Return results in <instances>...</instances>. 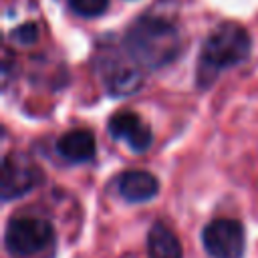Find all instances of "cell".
<instances>
[{
	"instance_id": "obj_1",
	"label": "cell",
	"mask_w": 258,
	"mask_h": 258,
	"mask_svg": "<svg viewBox=\"0 0 258 258\" xmlns=\"http://www.w3.org/2000/svg\"><path fill=\"white\" fill-rule=\"evenodd\" d=\"M125 46L139 64L159 69L177 56L179 34L175 26L163 18L141 16L127 30Z\"/></svg>"
},
{
	"instance_id": "obj_2",
	"label": "cell",
	"mask_w": 258,
	"mask_h": 258,
	"mask_svg": "<svg viewBox=\"0 0 258 258\" xmlns=\"http://www.w3.org/2000/svg\"><path fill=\"white\" fill-rule=\"evenodd\" d=\"M250 54L248 32L234 22H224L216 26L206 38L198 64V81L202 87L210 85L216 75L224 69L236 67Z\"/></svg>"
},
{
	"instance_id": "obj_3",
	"label": "cell",
	"mask_w": 258,
	"mask_h": 258,
	"mask_svg": "<svg viewBox=\"0 0 258 258\" xmlns=\"http://www.w3.org/2000/svg\"><path fill=\"white\" fill-rule=\"evenodd\" d=\"M4 244L14 258H48L54 248V228L42 218L18 216L6 226Z\"/></svg>"
},
{
	"instance_id": "obj_4",
	"label": "cell",
	"mask_w": 258,
	"mask_h": 258,
	"mask_svg": "<svg viewBox=\"0 0 258 258\" xmlns=\"http://www.w3.org/2000/svg\"><path fill=\"white\" fill-rule=\"evenodd\" d=\"M202 242L212 258H242L246 248L244 228L232 218L212 220L202 232Z\"/></svg>"
},
{
	"instance_id": "obj_5",
	"label": "cell",
	"mask_w": 258,
	"mask_h": 258,
	"mask_svg": "<svg viewBox=\"0 0 258 258\" xmlns=\"http://www.w3.org/2000/svg\"><path fill=\"white\" fill-rule=\"evenodd\" d=\"M40 181L38 167L20 155H8L2 165V200L20 198Z\"/></svg>"
},
{
	"instance_id": "obj_6",
	"label": "cell",
	"mask_w": 258,
	"mask_h": 258,
	"mask_svg": "<svg viewBox=\"0 0 258 258\" xmlns=\"http://www.w3.org/2000/svg\"><path fill=\"white\" fill-rule=\"evenodd\" d=\"M109 133L115 139L125 141L133 151H147L151 145V131L133 111H119L109 121Z\"/></svg>"
},
{
	"instance_id": "obj_7",
	"label": "cell",
	"mask_w": 258,
	"mask_h": 258,
	"mask_svg": "<svg viewBox=\"0 0 258 258\" xmlns=\"http://www.w3.org/2000/svg\"><path fill=\"white\" fill-rule=\"evenodd\" d=\"M117 189H119L123 200L131 202V204H141V202H149L157 196L159 181L149 171L131 169V171H125L119 175Z\"/></svg>"
},
{
	"instance_id": "obj_8",
	"label": "cell",
	"mask_w": 258,
	"mask_h": 258,
	"mask_svg": "<svg viewBox=\"0 0 258 258\" xmlns=\"http://www.w3.org/2000/svg\"><path fill=\"white\" fill-rule=\"evenodd\" d=\"M56 151L60 157H64L67 161H73V163L89 161L95 157V151H97L95 137L87 129H73L58 137Z\"/></svg>"
},
{
	"instance_id": "obj_9",
	"label": "cell",
	"mask_w": 258,
	"mask_h": 258,
	"mask_svg": "<svg viewBox=\"0 0 258 258\" xmlns=\"http://www.w3.org/2000/svg\"><path fill=\"white\" fill-rule=\"evenodd\" d=\"M147 254L149 258H183V250H181L177 236L161 222L149 228Z\"/></svg>"
},
{
	"instance_id": "obj_10",
	"label": "cell",
	"mask_w": 258,
	"mask_h": 258,
	"mask_svg": "<svg viewBox=\"0 0 258 258\" xmlns=\"http://www.w3.org/2000/svg\"><path fill=\"white\" fill-rule=\"evenodd\" d=\"M73 12H77L79 16H85V18H93V16H101L107 6H109V0H69Z\"/></svg>"
},
{
	"instance_id": "obj_11",
	"label": "cell",
	"mask_w": 258,
	"mask_h": 258,
	"mask_svg": "<svg viewBox=\"0 0 258 258\" xmlns=\"http://www.w3.org/2000/svg\"><path fill=\"white\" fill-rule=\"evenodd\" d=\"M36 24H22V26H18V28H14L12 30V40H16L18 44H32L34 40H36Z\"/></svg>"
}]
</instances>
